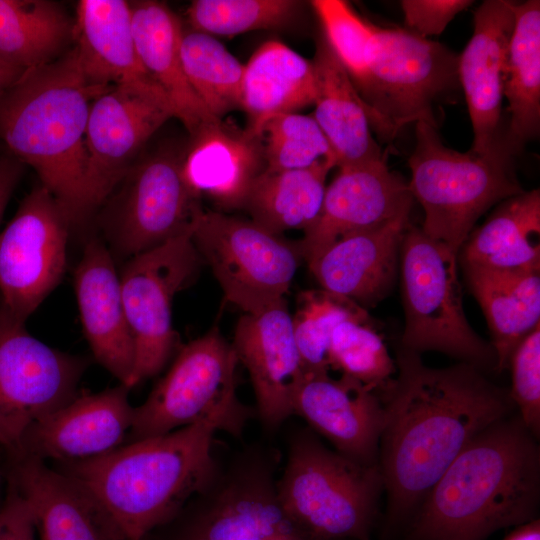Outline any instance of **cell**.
<instances>
[{"label": "cell", "mask_w": 540, "mask_h": 540, "mask_svg": "<svg viewBox=\"0 0 540 540\" xmlns=\"http://www.w3.org/2000/svg\"><path fill=\"white\" fill-rule=\"evenodd\" d=\"M260 136L267 171L303 169L322 160L336 167L332 149L312 115L275 116L263 126Z\"/></svg>", "instance_id": "obj_39"}, {"label": "cell", "mask_w": 540, "mask_h": 540, "mask_svg": "<svg viewBox=\"0 0 540 540\" xmlns=\"http://www.w3.org/2000/svg\"><path fill=\"white\" fill-rule=\"evenodd\" d=\"M409 215L345 236L309 262V269L322 289L363 308L383 299L396 277L402 237L410 224Z\"/></svg>", "instance_id": "obj_26"}, {"label": "cell", "mask_w": 540, "mask_h": 540, "mask_svg": "<svg viewBox=\"0 0 540 540\" xmlns=\"http://www.w3.org/2000/svg\"><path fill=\"white\" fill-rule=\"evenodd\" d=\"M334 165L322 160L308 168L264 170L252 185L242 206L250 220L280 235L310 228L319 216L326 177Z\"/></svg>", "instance_id": "obj_32"}, {"label": "cell", "mask_w": 540, "mask_h": 540, "mask_svg": "<svg viewBox=\"0 0 540 540\" xmlns=\"http://www.w3.org/2000/svg\"><path fill=\"white\" fill-rule=\"evenodd\" d=\"M232 347L247 369L256 413L272 433L293 415V400L304 377L285 299L237 322Z\"/></svg>", "instance_id": "obj_18"}, {"label": "cell", "mask_w": 540, "mask_h": 540, "mask_svg": "<svg viewBox=\"0 0 540 540\" xmlns=\"http://www.w3.org/2000/svg\"><path fill=\"white\" fill-rule=\"evenodd\" d=\"M74 288L83 333L94 358L130 388L134 343L124 310L120 277L110 251L99 238L86 242L75 268Z\"/></svg>", "instance_id": "obj_23"}, {"label": "cell", "mask_w": 540, "mask_h": 540, "mask_svg": "<svg viewBox=\"0 0 540 540\" xmlns=\"http://www.w3.org/2000/svg\"><path fill=\"white\" fill-rule=\"evenodd\" d=\"M72 38L81 67L91 81L133 90L172 109L167 96L146 72L139 58L130 2L79 1Z\"/></svg>", "instance_id": "obj_24"}, {"label": "cell", "mask_w": 540, "mask_h": 540, "mask_svg": "<svg viewBox=\"0 0 540 540\" xmlns=\"http://www.w3.org/2000/svg\"><path fill=\"white\" fill-rule=\"evenodd\" d=\"M351 318L365 319L368 313L357 303L323 289L300 293L292 322L304 374L329 372L332 333L339 323Z\"/></svg>", "instance_id": "obj_36"}, {"label": "cell", "mask_w": 540, "mask_h": 540, "mask_svg": "<svg viewBox=\"0 0 540 540\" xmlns=\"http://www.w3.org/2000/svg\"><path fill=\"white\" fill-rule=\"evenodd\" d=\"M267 540H326L316 536H313L307 532H304L298 528L281 533Z\"/></svg>", "instance_id": "obj_47"}, {"label": "cell", "mask_w": 540, "mask_h": 540, "mask_svg": "<svg viewBox=\"0 0 540 540\" xmlns=\"http://www.w3.org/2000/svg\"><path fill=\"white\" fill-rule=\"evenodd\" d=\"M185 149L165 144L139 157L104 202L102 227L121 256L130 259L192 228L201 207L183 175Z\"/></svg>", "instance_id": "obj_10"}, {"label": "cell", "mask_w": 540, "mask_h": 540, "mask_svg": "<svg viewBox=\"0 0 540 540\" xmlns=\"http://www.w3.org/2000/svg\"><path fill=\"white\" fill-rule=\"evenodd\" d=\"M329 363L330 369L377 393L396 373V364L381 336L368 324V318H351L336 326L330 341Z\"/></svg>", "instance_id": "obj_38"}, {"label": "cell", "mask_w": 540, "mask_h": 540, "mask_svg": "<svg viewBox=\"0 0 540 540\" xmlns=\"http://www.w3.org/2000/svg\"><path fill=\"white\" fill-rule=\"evenodd\" d=\"M23 170L19 159L6 150L0 153V221Z\"/></svg>", "instance_id": "obj_44"}, {"label": "cell", "mask_w": 540, "mask_h": 540, "mask_svg": "<svg viewBox=\"0 0 540 540\" xmlns=\"http://www.w3.org/2000/svg\"><path fill=\"white\" fill-rule=\"evenodd\" d=\"M405 311L402 348L438 351L483 370H496V356L467 321L457 270V252L409 224L401 241Z\"/></svg>", "instance_id": "obj_8"}, {"label": "cell", "mask_w": 540, "mask_h": 540, "mask_svg": "<svg viewBox=\"0 0 540 540\" xmlns=\"http://www.w3.org/2000/svg\"><path fill=\"white\" fill-rule=\"evenodd\" d=\"M415 138L408 186L424 211L421 230L458 253L490 207L524 192L513 168L517 151L501 133L485 153H461L425 121L416 123Z\"/></svg>", "instance_id": "obj_5"}, {"label": "cell", "mask_w": 540, "mask_h": 540, "mask_svg": "<svg viewBox=\"0 0 540 540\" xmlns=\"http://www.w3.org/2000/svg\"><path fill=\"white\" fill-rule=\"evenodd\" d=\"M401 540H403V539H401Z\"/></svg>", "instance_id": "obj_50"}, {"label": "cell", "mask_w": 540, "mask_h": 540, "mask_svg": "<svg viewBox=\"0 0 540 540\" xmlns=\"http://www.w3.org/2000/svg\"><path fill=\"white\" fill-rule=\"evenodd\" d=\"M540 191L508 198L471 233L462 249L463 265L494 270L540 272Z\"/></svg>", "instance_id": "obj_31"}, {"label": "cell", "mask_w": 540, "mask_h": 540, "mask_svg": "<svg viewBox=\"0 0 540 540\" xmlns=\"http://www.w3.org/2000/svg\"><path fill=\"white\" fill-rule=\"evenodd\" d=\"M87 362L32 336L0 306V447L14 452L34 423L78 394Z\"/></svg>", "instance_id": "obj_12"}, {"label": "cell", "mask_w": 540, "mask_h": 540, "mask_svg": "<svg viewBox=\"0 0 540 540\" xmlns=\"http://www.w3.org/2000/svg\"><path fill=\"white\" fill-rule=\"evenodd\" d=\"M129 391L120 383L96 393H78L29 427L17 449L6 455L59 462L91 458L117 448L124 444L133 423Z\"/></svg>", "instance_id": "obj_19"}, {"label": "cell", "mask_w": 540, "mask_h": 540, "mask_svg": "<svg viewBox=\"0 0 540 540\" xmlns=\"http://www.w3.org/2000/svg\"><path fill=\"white\" fill-rule=\"evenodd\" d=\"M2 516L0 540H35L36 531L30 511L21 496L8 483L2 503Z\"/></svg>", "instance_id": "obj_43"}, {"label": "cell", "mask_w": 540, "mask_h": 540, "mask_svg": "<svg viewBox=\"0 0 540 540\" xmlns=\"http://www.w3.org/2000/svg\"><path fill=\"white\" fill-rule=\"evenodd\" d=\"M73 22L56 2L0 0V57L26 70L48 63L72 38Z\"/></svg>", "instance_id": "obj_34"}, {"label": "cell", "mask_w": 540, "mask_h": 540, "mask_svg": "<svg viewBox=\"0 0 540 540\" xmlns=\"http://www.w3.org/2000/svg\"><path fill=\"white\" fill-rule=\"evenodd\" d=\"M26 71L0 57V94L18 81Z\"/></svg>", "instance_id": "obj_45"}, {"label": "cell", "mask_w": 540, "mask_h": 540, "mask_svg": "<svg viewBox=\"0 0 540 540\" xmlns=\"http://www.w3.org/2000/svg\"><path fill=\"white\" fill-rule=\"evenodd\" d=\"M312 63L316 85L312 116L332 149L336 167L386 158L372 135L367 105L322 31Z\"/></svg>", "instance_id": "obj_27"}, {"label": "cell", "mask_w": 540, "mask_h": 540, "mask_svg": "<svg viewBox=\"0 0 540 540\" xmlns=\"http://www.w3.org/2000/svg\"><path fill=\"white\" fill-rule=\"evenodd\" d=\"M70 222L41 184L20 203L0 233L2 306L25 322L65 271Z\"/></svg>", "instance_id": "obj_15"}, {"label": "cell", "mask_w": 540, "mask_h": 540, "mask_svg": "<svg viewBox=\"0 0 540 540\" xmlns=\"http://www.w3.org/2000/svg\"><path fill=\"white\" fill-rule=\"evenodd\" d=\"M503 540H540V520L515 527Z\"/></svg>", "instance_id": "obj_46"}, {"label": "cell", "mask_w": 540, "mask_h": 540, "mask_svg": "<svg viewBox=\"0 0 540 540\" xmlns=\"http://www.w3.org/2000/svg\"><path fill=\"white\" fill-rule=\"evenodd\" d=\"M192 241L211 267L228 302L257 313L285 299L302 258L292 244L252 220L198 212Z\"/></svg>", "instance_id": "obj_11"}, {"label": "cell", "mask_w": 540, "mask_h": 540, "mask_svg": "<svg viewBox=\"0 0 540 540\" xmlns=\"http://www.w3.org/2000/svg\"><path fill=\"white\" fill-rule=\"evenodd\" d=\"M310 6L328 44L361 95L367 83L366 55L375 25L359 16L343 0H313Z\"/></svg>", "instance_id": "obj_40"}, {"label": "cell", "mask_w": 540, "mask_h": 540, "mask_svg": "<svg viewBox=\"0 0 540 540\" xmlns=\"http://www.w3.org/2000/svg\"><path fill=\"white\" fill-rule=\"evenodd\" d=\"M256 416V409L243 403L99 456L53 462V468L93 496L123 540H142L171 519L211 476L218 462L215 433L241 438Z\"/></svg>", "instance_id": "obj_2"}, {"label": "cell", "mask_w": 540, "mask_h": 540, "mask_svg": "<svg viewBox=\"0 0 540 540\" xmlns=\"http://www.w3.org/2000/svg\"><path fill=\"white\" fill-rule=\"evenodd\" d=\"M472 3L470 0H403L400 5L409 30L426 38L441 34Z\"/></svg>", "instance_id": "obj_42"}, {"label": "cell", "mask_w": 540, "mask_h": 540, "mask_svg": "<svg viewBox=\"0 0 540 540\" xmlns=\"http://www.w3.org/2000/svg\"><path fill=\"white\" fill-rule=\"evenodd\" d=\"M469 287L492 335L496 370L509 365L518 344L540 321L539 272L494 270L464 265Z\"/></svg>", "instance_id": "obj_30"}, {"label": "cell", "mask_w": 540, "mask_h": 540, "mask_svg": "<svg viewBox=\"0 0 540 540\" xmlns=\"http://www.w3.org/2000/svg\"><path fill=\"white\" fill-rule=\"evenodd\" d=\"M186 145L183 175L193 194L222 209L242 208L266 169L261 136L230 121L214 119L200 127Z\"/></svg>", "instance_id": "obj_25"}, {"label": "cell", "mask_w": 540, "mask_h": 540, "mask_svg": "<svg viewBox=\"0 0 540 540\" xmlns=\"http://www.w3.org/2000/svg\"><path fill=\"white\" fill-rule=\"evenodd\" d=\"M315 90L312 60L278 40L263 43L244 65L241 109L247 128L260 136L273 117L314 104Z\"/></svg>", "instance_id": "obj_29"}, {"label": "cell", "mask_w": 540, "mask_h": 540, "mask_svg": "<svg viewBox=\"0 0 540 540\" xmlns=\"http://www.w3.org/2000/svg\"><path fill=\"white\" fill-rule=\"evenodd\" d=\"M279 458L253 443L217 462L177 513L142 540H267L295 529L278 497Z\"/></svg>", "instance_id": "obj_7"}, {"label": "cell", "mask_w": 540, "mask_h": 540, "mask_svg": "<svg viewBox=\"0 0 540 540\" xmlns=\"http://www.w3.org/2000/svg\"><path fill=\"white\" fill-rule=\"evenodd\" d=\"M238 362L217 328L183 346L146 400L134 407L124 443L163 435L243 404L236 395Z\"/></svg>", "instance_id": "obj_14"}, {"label": "cell", "mask_w": 540, "mask_h": 540, "mask_svg": "<svg viewBox=\"0 0 540 540\" xmlns=\"http://www.w3.org/2000/svg\"><path fill=\"white\" fill-rule=\"evenodd\" d=\"M397 376L378 395L384 410L378 466L387 504L383 534L408 527L424 498L465 446L515 412L509 392L477 367L426 366L401 348Z\"/></svg>", "instance_id": "obj_1"}, {"label": "cell", "mask_w": 540, "mask_h": 540, "mask_svg": "<svg viewBox=\"0 0 540 540\" xmlns=\"http://www.w3.org/2000/svg\"><path fill=\"white\" fill-rule=\"evenodd\" d=\"M515 411L478 433L428 492L403 540H486L539 519L540 448Z\"/></svg>", "instance_id": "obj_3"}, {"label": "cell", "mask_w": 540, "mask_h": 540, "mask_svg": "<svg viewBox=\"0 0 540 540\" xmlns=\"http://www.w3.org/2000/svg\"><path fill=\"white\" fill-rule=\"evenodd\" d=\"M514 13L503 88L510 123L504 135L518 152L540 127V2L514 3Z\"/></svg>", "instance_id": "obj_33"}, {"label": "cell", "mask_w": 540, "mask_h": 540, "mask_svg": "<svg viewBox=\"0 0 540 540\" xmlns=\"http://www.w3.org/2000/svg\"><path fill=\"white\" fill-rule=\"evenodd\" d=\"M366 63L360 97L371 128L387 141L411 123L437 126L433 105L459 83L458 55L409 29L374 26Z\"/></svg>", "instance_id": "obj_9"}, {"label": "cell", "mask_w": 540, "mask_h": 540, "mask_svg": "<svg viewBox=\"0 0 540 540\" xmlns=\"http://www.w3.org/2000/svg\"><path fill=\"white\" fill-rule=\"evenodd\" d=\"M114 86L84 73L76 48L28 69L0 94V143L31 166L70 224L90 216L85 135L93 101Z\"/></svg>", "instance_id": "obj_4"}, {"label": "cell", "mask_w": 540, "mask_h": 540, "mask_svg": "<svg viewBox=\"0 0 540 540\" xmlns=\"http://www.w3.org/2000/svg\"><path fill=\"white\" fill-rule=\"evenodd\" d=\"M3 478V472L0 470V487H1V481ZM3 526V516H2V504H0V533Z\"/></svg>", "instance_id": "obj_48"}, {"label": "cell", "mask_w": 540, "mask_h": 540, "mask_svg": "<svg viewBox=\"0 0 540 540\" xmlns=\"http://www.w3.org/2000/svg\"><path fill=\"white\" fill-rule=\"evenodd\" d=\"M193 226L130 258L119 275L135 351L130 388L160 373L173 356L172 301L193 279L199 264Z\"/></svg>", "instance_id": "obj_13"}, {"label": "cell", "mask_w": 540, "mask_h": 540, "mask_svg": "<svg viewBox=\"0 0 540 540\" xmlns=\"http://www.w3.org/2000/svg\"><path fill=\"white\" fill-rule=\"evenodd\" d=\"M301 7L295 0H194L187 9V19L193 30L234 36L286 26Z\"/></svg>", "instance_id": "obj_37"}, {"label": "cell", "mask_w": 540, "mask_h": 540, "mask_svg": "<svg viewBox=\"0 0 540 540\" xmlns=\"http://www.w3.org/2000/svg\"><path fill=\"white\" fill-rule=\"evenodd\" d=\"M2 148H4V147H3L2 144L0 143V153L3 152V149H2Z\"/></svg>", "instance_id": "obj_49"}, {"label": "cell", "mask_w": 540, "mask_h": 540, "mask_svg": "<svg viewBox=\"0 0 540 540\" xmlns=\"http://www.w3.org/2000/svg\"><path fill=\"white\" fill-rule=\"evenodd\" d=\"M180 54L194 92L218 119L241 108L244 65L214 36L183 29Z\"/></svg>", "instance_id": "obj_35"}, {"label": "cell", "mask_w": 540, "mask_h": 540, "mask_svg": "<svg viewBox=\"0 0 540 540\" xmlns=\"http://www.w3.org/2000/svg\"><path fill=\"white\" fill-rule=\"evenodd\" d=\"M408 184L390 171L386 158L340 167L326 187L318 218L299 242L307 264L337 240L385 225L410 214Z\"/></svg>", "instance_id": "obj_17"}, {"label": "cell", "mask_w": 540, "mask_h": 540, "mask_svg": "<svg viewBox=\"0 0 540 540\" xmlns=\"http://www.w3.org/2000/svg\"><path fill=\"white\" fill-rule=\"evenodd\" d=\"M6 479L26 503L40 540H123L79 483L28 456L6 455Z\"/></svg>", "instance_id": "obj_21"}, {"label": "cell", "mask_w": 540, "mask_h": 540, "mask_svg": "<svg viewBox=\"0 0 540 540\" xmlns=\"http://www.w3.org/2000/svg\"><path fill=\"white\" fill-rule=\"evenodd\" d=\"M511 367L510 397L528 430L540 436V325L515 348Z\"/></svg>", "instance_id": "obj_41"}, {"label": "cell", "mask_w": 540, "mask_h": 540, "mask_svg": "<svg viewBox=\"0 0 540 540\" xmlns=\"http://www.w3.org/2000/svg\"><path fill=\"white\" fill-rule=\"evenodd\" d=\"M287 446L277 492L290 522L326 540H371L384 492L379 466L326 447L308 426L293 430Z\"/></svg>", "instance_id": "obj_6"}, {"label": "cell", "mask_w": 540, "mask_h": 540, "mask_svg": "<svg viewBox=\"0 0 540 540\" xmlns=\"http://www.w3.org/2000/svg\"><path fill=\"white\" fill-rule=\"evenodd\" d=\"M515 23L514 2L486 0L474 11V30L461 55L458 79L473 129L471 152L485 153L499 138L505 66Z\"/></svg>", "instance_id": "obj_22"}, {"label": "cell", "mask_w": 540, "mask_h": 540, "mask_svg": "<svg viewBox=\"0 0 540 540\" xmlns=\"http://www.w3.org/2000/svg\"><path fill=\"white\" fill-rule=\"evenodd\" d=\"M173 110L133 90L114 86L90 108L85 144L86 200L90 215L110 196Z\"/></svg>", "instance_id": "obj_16"}, {"label": "cell", "mask_w": 540, "mask_h": 540, "mask_svg": "<svg viewBox=\"0 0 540 540\" xmlns=\"http://www.w3.org/2000/svg\"><path fill=\"white\" fill-rule=\"evenodd\" d=\"M293 415L326 438L334 450L369 467L378 466L384 410L378 393L346 375L304 374Z\"/></svg>", "instance_id": "obj_20"}, {"label": "cell", "mask_w": 540, "mask_h": 540, "mask_svg": "<svg viewBox=\"0 0 540 540\" xmlns=\"http://www.w3.org/2000/svg\"><path fill=\"white\" fill-rule=\"evenodd\" d=\"M130 7L133 36L141 63L167 96L174 117L191 136L216 118L200 101L185 75L180 54L181 21L159 1H133Z\"/></svg>", "instance_id": "obj_28"}]
</instances>
